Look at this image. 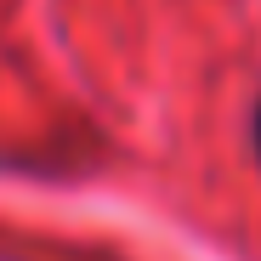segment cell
Masks as SVG:
<instances>
[{"label": "cell", "instance_id": "1", "mask_svg": "<svg viewBox=\"0 0 261 261\" xmlns=\"http://www.w3.org/2000/svg\"><path fill=\"white\" fill-rule=\"evenodd\" d=\"M255 153H261V108H255Z\"/></svg>", "mask_w": 261, "mask_h": 261}]
</instances>
